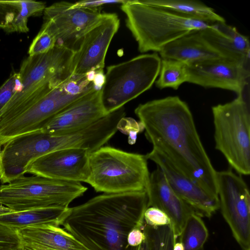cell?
Returning a JSON list of instances; mask_svg holds the SVG:
<instances>
[{
	"label": "cell",
	"instance_id": "12",
	"mask_svg": "<svg viewBox=\"0 0 250 250\" xmlns=\"http://www.w3.org/2000/svg\"><path fill=\"white\" fill-rule=\"evenodd\" d=\"M119 26L120 19L116 13L103 14L101 20L84 35L74 51L73 75L104 71L106 52Z\"/></svg>",
	"mask_w": 250,
	"mask_h": 250
},
{
	"label": "cell",
	"instance_id": "10",
	"mask_svg": "<svg viewBox=\"0 0 250 250\" xmlns=\"http://www.w3.org/2000/svg\"><path fill=\"white\" fill-rule=\"evenodd\" d=\"M219 208L243 250L250 249V196L248 187L231 170L217 171Z\"/></svg>",
	"mask_w": 250,
	"mask_h": 250
},
{
	"label": "cell",
	"instance_id": "18",
	"mask_svg": "<svg viewBox=\"0 0 250 250\" xmlns=\"http://www.w3.org/2000/svg\"><path fill=\"white\" fill-rule=\"evenodd\" d=\"M206 42L221 58L249 64V38L226 22L213 23L200 30Z\"/></svg>",
	"mask_w": 250,
	"mask_h": 250
},
{
	"label": "cell",
	"instance_id": "27",
	"mask_svg": "<svg viewBox=\"0 0 250 250\" xmlns=\"http://www.w3.org/2000/svg\"><path fill=\"white\" fill-rule=\"evenodd\" d=\"M56 45V39L46 25L43 24L28 49V56L45 53Z\"/></svg>",
	"mask_w": 250,
	"mask_h": 250
},
{
	"label": "cell",
	"instance_id": "40",
	"mask_svg": "<svg viewBox=\"0 0 250 250\" xmlns=\"http://www.w3.org/2000/svg\"><path fill=\"white\" fill-rule=\"evenodd\" d=\"M248 250H250V249H249Z\"/></svg>",
	"mask_w": 250,
	"mask_h": 250
},
{
	"label": "cell",
	"instance_id": "36",
	"mask_svg": "<svg viewBox=\"0 0 250 250\" xmlns=\"http://www.w3.org/2000/svg\"><path fill=\"white\" fill-rule=\"evenodd\" d=\"M132 250H149L148 245L146 238L140 245L133 247Z\"/></svg>",
	"mask_w": 250,
	"mask_h": 250
},
{
	"label": "cell",
	"instance_id": "9",
	"mask_svg": "<svg viewBox=\"0 0 250 250\" xmlns=\"http://www.w3.org/2000/svg\"><path fill=\"white\" fill-rule=\"evenodd\" d=\"M74 51L56 45L48 52L28 56L21 62L18 72L20 88L0 111L7 112L36 92L52 85H58L72 74Z\"/></svg>",
	"mask_w": 250,
	"mask_h": 250
},
{
	"label": "cell",
	"instance_id": "11",
	"mask_svg": "<svg viewBox=\"0 0 250 250\" xmlns=\"http://www.w3.org/2000/svg\"><path fill=\"white\" fill-rule=\"evenodd\" d=\"M73 3L60 1L46 7L43 24L56 39V45L73 51L78 47L84 35L102 17L99 9L76 7Z\"/></svg>",
	"mask_w": 250,
	"mask_h": 250
},
{
	"label": "cell",
	"instance_id": "22",
	"mask_svg": "<svg viewBox=\"0 0 250 250\" xmlns=\"http://www.w3.org/2000/svg\"><path fill=\"white\" fill-rule=\"evenodd\" d=\"M69 209V207L12 212L0 215V223L15 230L42 224L60 226Z\"/></svg>",
	"mask_w": 250,
	"mask_h": 250
},
{
	"label": "cell",
	"instance_id": "8",
	"mask_svg": "<svg viewBox=\"0 0 250 250\" xmlns=\"http://www.w3.org/2000/svg\"><path fill=\"white\" fill-rule=\"evenodd\" d=\"M161 58L156 52L108 66L101 89L103 105L111 113L148 90L159 76Z\"/></svg>",
	"mask_w": 250,
	"mask_h": 250
},
{
	"label": "cell",
	"instance_id": "16",
	"mask_svg": "<svg viewBox=\"0 0 250 250\" xmlns=\"http://www.w3.org/2000/svg\"><path fill=\"white\" fill-rule=\"evenodd\" d=\"M107 114L102 103L101 89H94L56 114L40 131L51 135L77 131Z\"/></svg>",
	"mask_w": 250,
	"mask_h": 250
},
{
	"label": "cell",
	"instance_id": "29",
	"mask_svg": "<svg viewBox=\"0 0 250 250\" xmlns=\"http://www.w3.org/2000/svg\"><path fill=\"white\" fill-rule=\"evenodd\" d=\"M17 230L0 223V250H20Z\"/></svg>",
	"mask_w": 250,
	"mask_h": 250
},
{
	"label": "cell",
	"instance_id": "23",
	"mask_svg": "<svg viewBox=\"0 0 250 250\" xmlns=\"http://www.w3.org/2000/svg\"><path fill=\"white\" fill-rule=\"evenodd\" d=\"M142 3L163 8L184 16L209 23L226 22L212 8L192 0H139Z\"/></svg>",
	"mask_w": 250,
	"mask_h": 250
},
{
	"label": "cell",
	"instance_id": "13",
	"mask_svg": "<svg viewBox=\"0 0 250 250\" xmlns=\"http://www.w3.org/2000/svg\"><path fill=\"white\" fill-rule=\"evenodd\" d=\"M248 65L223 58L187 65V82L242 95L250 77Z\"/></svg>",
	"mask_w": 250,
	"mask_h": 250
},
{
	"label": "cell",
	"instance_id": "5",
	"mask_svg": "<svg viewBox=\"0 0 250 250\" xmlns=\"http://www.w3.org/2000/svg\"><path fill=\"white\" fill-rule=\"evenodd\" d=\"M147 160L146 155L103 146L90 153L86 183L104 193L146 191Z\"/></svg>",
	"mask_w": 250,
	"mask_h": 250
},
{
	"label": "cell",
	"instance_id": "6",
	"mask_svg": "<svg viewBox=\"0 0 250 250\" xmlns=\"http://www.w3.org/2000/svg\"><path fill=\"white\" fill-rule=\"evenodd\" d=\"M87 189L80 182L23 175L0 185V205L14 212L68 208Z\"/></svg>",
	"mask_w": 250,
	"mask_h": 250
},
{
	"label": "cell",
	"instance_id": "3",
	"mask_svg": "<svg viewBox=\"0 0 250 250\" xmlns=\"http://www.w3.org/2000/svg\"><path fill=\"white\" fill-rule=\"evenodd\" d=\"M93 75H72L62 83L33 96L15 111L0 119V145L40 131L54 116L96 89Z\"/></svg>",
	"mask_w": 250,
	"mask_h": 250
},
{
	"label": "cell",
	"instance_id": "32",
	"mask_svg": "<svg viewBox=\"0 0 250 250\" xmlns=\"http://www.w3.org/2000/svg\"><path fill=\"white\" fill-rule=\"evenodd\" d=\"M141 227H135L129 232L127 242L129 246L132 247L138 246L145 240L146 236L141 229Z\"/></svg>",
	"mask_w": 250,
	"mask_h": 250
},
{
	"label": "cell",
	"instance_id": "39",
	"mask_svg": "<svg viewBox=\"0 0 250 250\" xmlns=\"http://www.w3.org/2000/svg\"><path fill=\"white\" fill-rule=\"evenodd\" d=\"M1 150V146L0 145V151Z\"/></svg>",
	"mask_w": 250,
	"mask_h": 250
},
{
	"label": "cell",
	"instance_id": "7",
	"mask_svg": "<svg viewBox=\"0 0 250 250\" xmlns=\"http://www.w3.org/2000/svg\"><path fill=\"white\" fill-rule=\"evenodd\" d=\"M215 148L239 174L250 173V109L244 94L212 107Z\"/></svg>",
	"mask_w": 250,
	"mask_h": 250
},
{
	"label": "cell",
	"instance_id": "2",
	"mask_svg": "<svg viewBox=\"0 0 250 250\" xmlns=\"http://www.w3.org/2000/svg\"><path fill=\"white\" fill-rule=\"evenodd\" d=\"M147 208L146 191L103 193L69 208L61 226L89 250H132L127 235Z\"/></svg>",
	"mask_w": 250,
	"mask_h": 250
},
{
	"label": "cell",
	"instance_id": "14",
	"mask_svg": "<svg viewBox=\"0 0 250 250\" xmlns=\"http://www.w3.org/2000/svg\"><path fill=\"white\" fill-rule=\"evenodd\" d=\"M91 153L83 148L54 151L33 161L26 173L48 178L86 183L89 176Z\"/></svg>",
	"mask_w": 250,
	"mask_h": 250
},
{
	"label": "cell",
	"instance_id": "28",
	"mask_svg": "<svg viewBox=\"0 0 250 250\" xmlns=\"http://www.w3.org/2000/svg\"><path fill=\"white\" fill-rule=\"evenodd\" d=\"M18 72H13L0 87V111L20 88Z\"/></svg>",
	"mask_w": 250,
	"mask_h": 250
},
{
	"label": "cell",
	"instance_id": "34",
	"mask_svg": "<svg viewBox=\"0 0 250 250\" xmlns=\"http://www.w3.org/2000/svg\"><path fill=\"white\" fill-rule=\"evenodd\" d=\"M20 250H57L47 247L32 245H23L21 244Z\"/></svg>",
	"mask_w": 250,
	"mask_h": 250
},
{
	"label": "cell",
	"instance_id": "19",
	"mask_svg": "<svg viewBox=\"0 0 250 250\" xmlns=\"http://www.w3.org/2000/svg\"><path fill=\"white\" fill-rule=\"evenodd\" d=\"M158 52L161 59L176 60L186 65L221 58L204 40L200 30L192 31L167 44Z\"/></svg>",
	"mask_w": 250,
	"mask_h": 250
},
{
	"label": "cell",
	"instance_id": "35",
	"mask_svg": "<svg viewBox=\"0 0 250 250\" xmlns=\"http://www.w3.org/2000/svg\"><path fill=\"white\" fill-rule=\"evenodd\" d=\"M6 183V178L4 173V170L2 160L1 150L0 151V184Z\"/></svg>",
	"mask_w": 250,
	"mask_h": 250
},
{
	"label": "cell",
	"instance_id": "38",
	"mask_svg": "<svg viewBox=\"0 0 250 250\" xmlns=\"http://www.w3.org/2000/svg\"><path fill=\"white\" fill-rule=\"evenodd\" d=\"M174 250H184L183 246L182 244L179 241L176 242L174 247Z\"/></svg>",
	"mask_w": 250,
	"mask_h": 250
},
{
	"label": "cell",
	"instance_id": "30",
	"mask_svg": "<svg viewBox=\"0 0 250 250\" xmlns=\"http://www.w3.org/2000/svg\"><path fill=\"white\" fill-rule=\"evenodd\" d=\"M144 221L151 227H158L171 224L168 216L158 208L149 207L144 214Z\"/></svg>",
	"mask_w": 250,
	"mask_h": 250
},
{
	"label": "cell",
	"instance_id": "31",
	"mask_svg": "<svg viewBox=\"0 0 250 250\" xmlns=\"http://www.w3.org/2000/svg\"><path fill=\"white\" fill-rule=\"evenodd\" d=\"M127 0H83L73 3V6L76 7L99 9L101 6L106 4H115L125 3Z\"/></svg>",
	"mask_w": 250,
	"mask_h": 250
},
{
	"label": "cell",
	"instance_id": "21",
	"mask_svg": "<svg viewBox=\"0 0 250 250\" xmlns=\"http://www.w3.org/2000/svg\"><path fill=\"white\" fill-rule=\"evenodd\" d=\"M45 8L42 1L0 0V29L7 33H27L28 18L42 15Z\"/></svg>",
	"mask_w": 250,
	"mask_h": 250
},
{
	"label": "cell",
	"instance_id": "37",
	"mask_svg": "<svg viewBox=\"0 0 250 250\" xmlns=\"http://www.w3.org/2000/svg\"><path fill=\"white\" fill-rule=\"evenodd\" d=\"M12 212L14 211L10 208L3 205H0V215L6 214Z\"/></svg>",
	"mask_w": 250,
	"mask_h": 250
},
{
	"label": "cell",
	"instance_id": "15",
	"mask_svg": "<svg viewBox=\"0 0 250 250\" xmlns=\"http://www.w3.org/2000/svg\"><path fill=\"white\" fill-rule=\"evenodd\" d=\"M146 156L161 169L173 191L201 216L210 217L219 208L218 196L204 190L160 152L152 148Z\"/></svg>",
	"mask_w": 250,
	"mask_h": 250
},
{
	"label": "cell",
	"instance_id": "24",
	"mask_svg": "<svg viewBox=\"0 0 250 250\" xmlns=\"http://www.w3.org/2000/svg\"><path fill=\"white\" fill-rule=\"evenodd\" d=\"M201 216L194 212L187 218L178 237L184 250H201L207 240L208 230Z\"/></svg>",
	"mask_w": 250,
	"mask_h": 250
},
{
	"label": "cell",
	"instance_id": "33",
	"mask_svg": "<svg viewBox=\"0 0 250 250\" xmlns=\"http://www.w3.org/2000/svg\"><path fill=\"white\" fill-rule=\"evenodd\" d=\"M105 82V74L104 71L95 72L92 81L94 87L101 89Z\"/></svg>",
	"mask_w": 250,
	"mask_h": 250
},
{
	"label": "cell",
	"instance_id": "26",
	"mask_svg": "<svg viewBox=\"0 0 250 250\" xmlns=\"http://www.w3.org/2000/svg\"><path fill=\"white\" fill-rule=\"evenodd\" d=\"M141 229L147 241L149 250H174L177 237L171 224L154 227L144 221Z\"/></svg>",
	"mask_w": 250,
	"mask_h": 250
},
{
	"label": "cell",
	"instance_id": "20",
	"mask_svg": "<svg viewBox=\"0 0 250 250\" xmlns=\"http://www.w3.org/2000/svg\"><path fill=\"white\" fill-rule=\"evenodd\" d=\"M16 230L21 244L37 245L57 250H89L60 226L37 225Z\"/></svg>",
	"mask_w": 250,
	"mask_h": 250
},
{
	"label": "cell",
	"instance_id": "17",
	"mask_svg": "<svg viewBox=\"0 0 250 250\" xmlns=\"http://www.w3.org/2000/svg\"><path fill=\"white\" fill-rule=\"evenodd\" d=\"M146 192L148 207L158 208L168 216L178 238L188 216L197 212L173 191L158 167L150 174Z\"/></svg>",
	"mask_w": 250,
	"mask_h": 250
},
{
	"label": "cell",
	"instance_id": "1",
	"mask_svg": "<svg viewBox=\"0 0 250 250\" xmlns=\"http://www.w3.org/2000/svg\"><path fill=\"white\" fill-rule=\"evenodd\" d=\"M135 113L152 148L208 193L218 196L217 171L187 103L178 96H168L140 104Z\"/></svg>",
	"mask_w": 250,
	"mask_h": 250
},
{
	"label": "cell",
	"instance_id": "25",
	"mask_svg": "<svg viewBox=\"0 0 250 250\" xmlns=\"http://www.w3.org/2000/svg\"><path fill=\"white\" fill-rule=\"evenodd\" d=\"M159 77L155 81L159 89L169 87L177 90L184 83L187 82V65L179 61L161 59Z\"/></svg>",
	"mask_w": 250,
	"mask_h": 250
},
{
	"label": "cell",
	"instance_id": "4",
	"mask_svg": "<svg viewBox=\"0 0 250 250\" xmlns=\"http://www.w3.org/2000/svg\"><path fill=\"white\" fill-rule=\"evenodd\" d=\"M121 9L126 16V25L142 53L159 52L167 44L211 24L145 4L139 0H127L121 4Z\"/></svg>",
	"mask_w": 250,
	"mask_h": 250
}]
</instances>
